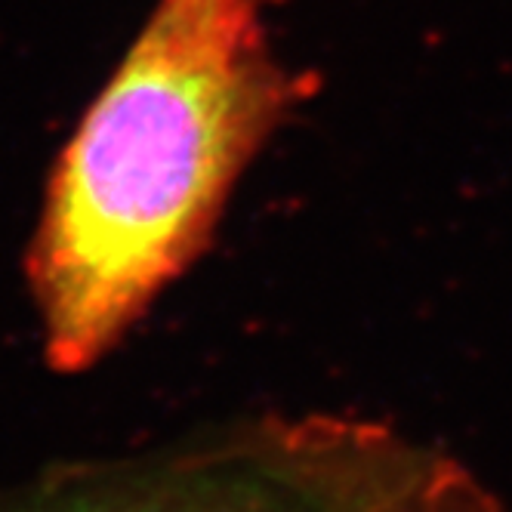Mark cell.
Masks as SVG:
<instances>
[{
  "label": "cell",
  "mask_w": 512,
  "mask_h": 512,
  "mask_svg": "<svg viewBox=\"0 0 512 512\" xmlns=\"http://www.w3.org/2000/svg\"><path fill=\"white\" fill-rule=\"evenodd\" d=\"M300 99L260 0H155L62 142L28 241L50 368H93L189 272Z\"/></svg>",
  "instance_id": "1"
},
{
  "label": "cell",
  "mask_w": 512,
  "mask_h": 512,
  "mask_svg": "<svg viewBox=\"0 0 512 512\" xmlns=\"http://www.w3.org/2000/svg\"><path fill=\"white\" fill-rule=\"evenodd\" d=\"M275 442L327 512H497L454 460L368 423H294Z\"/></svg>",
  "instance_id": "2"
},
{
  "label": "cell",
  "mask_w": 512,
  "mask_h": 512,
  "mask_svg": "<svg viewBox=\"0 0 512 512\" xmlns=\"http://www.w3.org/2000/svg\"><path fill=\"white\" fill-rule=\"evenodd\" d=\"M300 485L306 491L303 506L300 500H281L241 479H219V475L186 472V475H179V479H164L155 485H145L139 491L90 497L81 506L75 503L59 512H327L318 503V497L309 494L303 479Z\"/></svg>",
  "instance_id": "3"
}]
</instances>
